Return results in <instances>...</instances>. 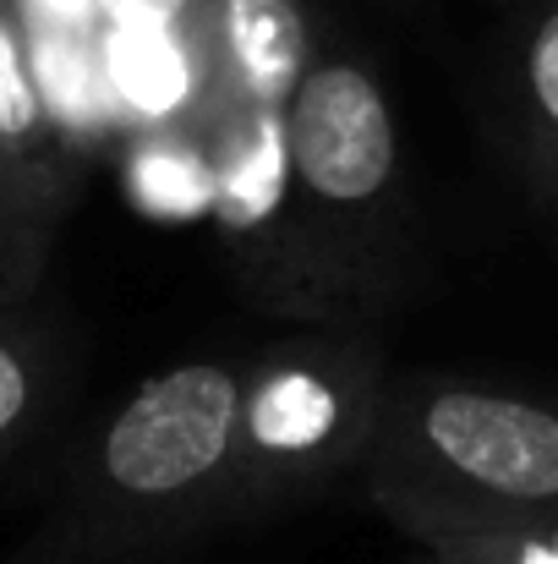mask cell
Instances as JSON below:
<instances>
[{
  "instance_id": "6",
  "label": "cell",
  "mask_w": 558,
  "mask_h": 564,
  "mask_svg": "<svg viewBox=\"0 0 558 564\" xmlns=\"http://www.w3.org/2000/svg\"><path fill=\"white\" fill-rule=\"evenodd\" d=\"M427 564H558V521L521 516H466L416 499H372Z\"/></svg>"
},
{
  "instance_id": "8",
  "label": "cell",
  "mask_w": 558,
  "mask_h": 564,
  "mask_svg": "<svg viewBox=\"0 0 558 564\" xmlns=\"http://www.w3.org/2000/svg\"><path fill=\"white\" fill-rule=\"evenodd\" d=\"M55 400V362L33 329L0 324V466L28 449Z\"/></svg>"
},
{
  "instance_id": "1",
  "label": "cell",
  "mask_w": 558,
  "mask_h": 564,
  "mask_svg": "<svg viewBox=\"0 0 558 564\" xmlns=\"http://www.w3.org/2000/svg\"><path fill=\"white\" fill-rule=\"evenodd\" d=\"M247 357L138 383L77 449L55 516L17 564H149L230 521V433Z\"/></svg>"
},
{
  "instance_id": "4",
  "label": "cell",
  "mask_w": 558,
  "mask_h": 564,
  "mask_svg": "<svg viewBox=\"0 0 558 564\" xmlns=\"http://www.w3.org/2000/svg\"><path fill=\"white\" fill-rule=\"evenodd\" d=\"M389 368L368 335H296L247 357L230 433V521H263L362 477Z\"/></svg>"
},
{
  "instance_id": "9",
  "label": "cell",
  "mask_w": 558,
  "mask_h": 564,
  "mask_svg": "<svg viewBox=\"0 0 558 564\" xmlns=\"http://www.w3.org/2000/svg\"><path fill=\"white\" fill-rule=\"evenodd\" d=\"M0 11H11V17H17V0H0Z\"/></svg>"
},
{
  "instance_id": "7",
  "label": "cell",
  "mask_w": 558,
  "mask_h": 564,
  "mask_svg": "<svg viewBox=\"0 0 558 564\" xmlns=\"http://www.w3.org/2000/svg\"><path fill=\"white\" fill-rule=\"evenodd\" d=\"M515 110H521V143L526 171L537 192L558 203V0H532L521 28V61H515Z\"/></svg>"
},
{
  "instance_id": "3",
  "label": "cell",
  "mask_w": 558,
  "mask_h": 564,
  "mask_svg": "<svg viewBox=\"0 0 558 564\" xmlns=\"http://www.w3.org/2000/svg\"><path fill=\"white\" fill-rule=\"evenodd\" d=\"M362 488L466 516L558 521V405L460 378H389Z\"/></svg>"
},
{
  "instance_id": "2",
  "label": "cell",
  "mask_w": 558,
  "mask_h": 564,
  "mask_svg": "<svg viewBox=\"0 0 558 564\" xmlns=\"http://www.w3.org/2000/svg\"><path fill=\"white\" fill-rule=\"evenodd\" d=\"M285 252L318 296L389 285L400 241V127L351 50H313L285 99Z\"/></svg>"
},
{
  "instance_id": "5",
  "label": "cell",
  "mask_w": 558,
  "mask_h": 564,
  "mask_svg": "<svg viewBox=\"0 0 558 564\" xmlns=\"http://www.w3.org/2000/svg\"><path fill=\"white\" fill-rule=\"evenodd\" d=\"M72 208V160L44 105L17 17L0 11V307L33 296Z\"/></svg>"
}]
</instances>
